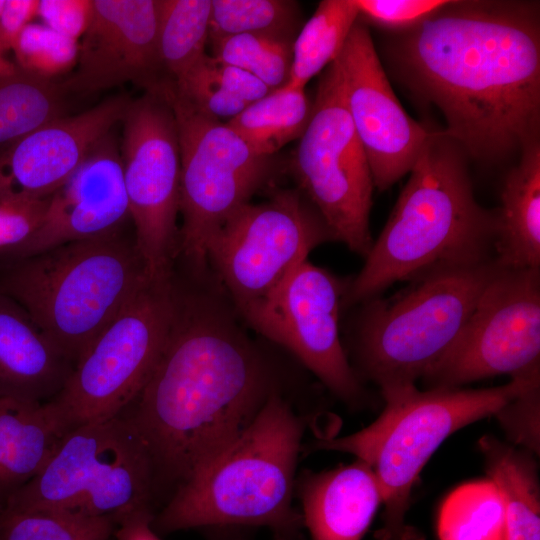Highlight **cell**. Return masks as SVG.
<instances>
[{"mask_svg": "<svg viewBox=\"0 0 540 540\" xmlns=\"http://www.w3.org/2000/svg\"><path fill=\"white\" fill-rule=\"evenodd\" d=\"M391 36L398 79L442 112L465 154L493 164L539 139L538 2L448 1Z\"/></svg>", "mask_w": 540, "mask_h": 540, "instance_id": "obj_1", "label": "cell"}, {"mask_svg": "<svg viewBox=\"0 0 540 540\" xmlns=\"http://www.w3.org/2000/svg\"><path fill=\"white\" fill-rule=\"evenodd\" d=\"M173 282L169 335L148 382L122 412L171 495L235 439L277 391L262 353L212 294ZM170 495V496H171Z\"/></svg>", "mask_w": 540, "mask_h": 540, "instance_id": "obj_2", "label": "cell"}, {"mask_svg": "<svg viewBox=\"0 0 540 540\" xmlns=\"http://www.w3.org/2000/svg\"><path fill=\"white\" fill-rule=\"evenodd\" d=\"M464 154L445 132H432L343 303L366 302L438 267L495 259L497 211L476 201Z\"/></svg>", "mask_w": 540, "mask_h": 540, "instance_id": "obj_3", "label": "cell"}, {"mask_svg": "<svg viewBox=\"0 0 540 540\" xmlns=\"http://www.w3.org/2000/svg\"><path fill=\"white\" fill-rule=\"evenodd\" d=\"M304 429L302 417L272 393L254 420L174 491L152 528L262 525L293 535L303 525L292 499Z\"/></svg>", "mask_w": 540, "mask_h": 540, "instance_id": "obj_4", "label": "cell"}, {"mask_svg": "<svg viewBox=\"0 0 540 540\" xmlns=\"http://www.w3.org/2000/svg\"><path fill=\"white\" fill-rule=\"evenodd\" d=\"M124 229L0 260V292L74 364L151 278Z\"/></svg>", "mask_w": 540, "mask_h": 540, "instance_id": "obj_5", "label": "cell"}, {"mask_svg": "<svg viewBox=\"0 0 540 540\" xmlns=\"http://www.w3.org/2000/svg\"><path fill=\"white\" fill-rule=\"evenodd\" d=\"M539 385L540 375H533L484 389L403 388L383 396L386 407L371 425L345 437L318 439L313 449L351 453L372 467L385 506L377 540H423L405 516L413 484L428 459L449 435L495 415Z\"/></svg>", "mask_w": 540, "mask_h": 540, "instance_id": "obj_6", "label": "cell"}, {"mask_svg": "<svg viewBox=\"0 0 540 540\" xmlns=\"http://www.w3.org/2000/svg\"><path fill=\"white\" fill-rule=\"evenodd\" d=\"M498 267L496 258L438 267L390 299L364 302L353 343L357 376L383 396L415 386L450 350Z\"/></svg>", "mask_w": 540, "mask_h": 540, "instance_id": "obj_7", "label": "cell"}, {"mask_svg": "<svg viewBox=\"0 0 540 540\" xmlns=\"http://www.w3.org/2000/svg\"><path fill=\"white\" fill-rule=\"evenodd\" d=\"M155 496L147 447L121 413L68 431L44 468L8 499L3 510L54 508L116 517L152 506Z\"/></svg>", "mask_w": 540, "mask_h": 540, "instance_id": "obj_8", "label": "cell"}, {"mask_svg": "<svg viewBox=\"0 0 540 540\" xmlns=\"http://www.w3.org/2000/svg\"><path fill=\"white\" fill-rule=\"evenodd\" d=\"M172 276L149 278L91 342L50 401L68 431L121 414L140 394L166 344Z\"/></svg>", "mask_w": 540, "mask_h": 540, "instance_id": "obj_9", "label": "cell"}, {"mask_svg": "<svg viewBox=\"0 0 540 540\" xmlns=\"http://www.w3.org/2000/svg\"><path fill=\"white\" fill-rule=\"evenodd\" d=\"M180 148L179 254L198 278L208 270L207 245L225 220L272 178L273 156L255 152L225 122L180 99L167 85Z\"/></svg>", "mask_w": 540, "mask_h": 540, "instance_id": "obj_10", "label": "cell"}, {"mask_svg": "<svg viewBox=\"0 0 540 540\" xmlns=\"http://www.w3.org/2000/svg\"><path fill=\"white\" fill-rule=\"evenodd\" d=\"M292 165L299 190L334 240L365 258L373 245L369 215L374 183L347 110L336 59L321 74Z\"/></svg>", "mask_w": 540, "mask_h": 540, "instance_id": "obj_11", "label": "cell"}, {"mask_svg": "<svg viewBox=\"0 0 540 540\" xmlns=\"http://www.w3.org/2000/svg\"><path fill=\"white\" fill-rule=\"evenodd\" d=\"M334 240L300 190L236 209L207 245V264L236 311L270 296L317 246Z\"/></svg>", "mask_w": 540, "mask_h": 540, "instance_id": "obj_12", "label": "cell"}, {"mask_svg": "<svg viewBox=\"0 0 540 540\" xmlns=\"http://www.w3.org/2000/svg\"><path fill=\"white\" fill-rule=\"evenodd\" d=\"M165 82L130 100L120 156L137 247L148 274L169 278L179 254L180 148Z\"/></svg>", "mask_w": 540, "mask_h": 540, "instance_id": "obj_13", "label": "cell"}, {"mask_svg": "<svg viewBox=\"0 0 540 540\" xmlns=\"http://www.w3.org/2000/svg\"><path fill=\"white\" fill-rule=\"evenodd\" d=\"M540 268L498 269L458 338L422 378L428 389L540 373Z\"/></svg>", "mask_w": 540, "mask_h": 540, "instance_id": "obj_14", "label": "cell"}, {"mask_svg": "<svg viewBox=\"0 0 540 540\" xmlns=\"http://www.w3.org/2000/svg\"><path fill=\"white\" fill-rule=\"evenodd\" d=\"M348 284L308 260L270 296L237 313L265 338L286 348L337 397L361 401L363 388L339 337Z\"/></svg>", "mask_w": 540, "mask_h": 540, "instance_id": "obj_15", "label": "cell"}, {"mask_svg": "<svg viewBox=\"0 0 540 540\" xmlns=\"http://www.w3.org/2000/svg\"><path fill=\"white\" fill-rule=\"evenodd\" d=\"M348 113L366 153L374 188L384 191L409 173L432 132L395 96L368 28L357 21L336 58Z\"/></svg>", "mask_w": 540, "mask_h": 540, "instance_id": "obj_16", "label": "cell"}, {"mask_svg": "<svg viewBox=\"0 0 540 540\" xmlns=\"http://www.w3.org/2000/svg\"><path fill=\"white\" fill-rule=\"evenodd\" d=\"M75 72L65 92L94 93L133 82L147 90L168 79L158 47V0H92Z\"/></svg>", "mask_w": 540, "mask_h": 540, "instance_id": "obj_17", "label": "cell"}, {"mask_svg": "<svg viewBox=\"0 0 540 540\" xmlns=\"http://www.w3.org/2000/svg\"><path fill=\"white\" fill-rule=\"evenodd\" d=\"M130 99L111 96L91 109L54 119L0 151V202L49 198L122 120Z\"/></svg>", "mask_w": 540, "mask_h": 540, "instance_id": "obj_18", "label": "cell"}, {"mask_svg": "<svg viewBox=\"0 0 540 540\" xmlns=\"http://www.w3.org/2000/svg\"><path fill=\"white\" fill-rule=\"evenodd\" d=\"M129 218L120 150L109 133L50 196L40 226L9 259L116 232Z\"/></svg>", "mask_w": 540, "mask_h": 540, "instance_id": "obj_19", "label": "cell"}, {"mask_svg": "<svg viewBox=\"0 0 540 540\" xmlns=\"http://www.w3.org/2000/svg\"><path fill=\"white\" fill-rule=\"evenodd\" d=\"M295 487L312 540H361L382 502L372 467L360 459L327 471L306 470Z\"/></svg>", "mask_w": 540, "mask_h": 540, "instance_id": "obj_20", "label": "cell"}, {"mask_svg": "<svg viewBox=\"0 0 540 540\" xmlns=\"http://www.w3.org/2000/svg\"><path fill=\"white\" fill-rule=\"evenodd\" d=\"M75 364L0 292V399L46 403L64 387Z\"/></svg>", "mask_w": 540, "mask_h": 540, "instance_id": "obj_21", "label": "cell"}, {"mask_svg": "<svg viewBox=\"0 0 540 540\" xmlns=\"http://www.w3.org/2000/svg\"><path fill=\"white\" fill-rule=\"evenodd\" d=\"M67 432L49 402L0 399V506L44 468Z\"/></svg>", "mask_w": 540, "mask_h": 540, "instance_id": "obj_22", "label": "cell"}, {"mask_svg": "<svg viewBox=\"0 0 540 540\" xmlns=\"http://www.w3.org/2000/svg\"><path fill=\"white\" fill-rule=\"evenodd\" d=\"M507 174L497 211L495 258L502 267L540 268V142L521 149Z\"/></svg>", "mask_w": 540, "mask_h": 540, "instance_id": "obj_23", "label": "cell"}, {"mask_svg": "<svg viewBox=\"0 0 540 540\" xmlns=\"http://www.w3.org/2000/svg\"><path fill=\"white\" fill-rule=\"evenodd\" d=\"M479 445L489 479L504 501L509 540H540L539 481L533 456L489 435Z\"/></svg>", "mask_w": 540, "mask_h": 540, "instance_id": "obj_24", "label": "cell"}, {"mask_svg": "<svg viewBox=\"0 0 540 540\" xmlns=\"http://www.w3.org/2000/svg\"><path fill=\"white\" fill-rule=\"evenodd\" d=\"M312 105L303 88L286 84L251 103L225 123L255 152L273 156L301 137L309 123Z\"/></svg>", "mask_w": 540, "mask_h": 540, "instance_id": "obj_25", "label": "cell"}, {"mask_svg": "<svg viewBox=\"0 0 540 540\" xmlns=\"http://www.w3.org/2000/svg\"><path fill=\"white\" fill-rule=\"evenodd\" d=\"M60 84L21 69L0 75V151L63 116Z\"/></svg>", "mask_w": 540, "mask_h": 540, "instance_id": "obj_26", "label": "cell"}, {"mask_svg": "<svg viewBox=\"0 0 540 540\" xmlns=\"http://www.w3.org/2000/svg\"><path fill=\"white\" fill-rule=\"evenodd\" d=\"M358 18L354 0L321 1L295 37L287 85L304 89L324 71L338 57Z\"/></svg>", "mask_w": 540, "mask_h": 540, "instance_id": "obj_27", "label": "cell"}, {"mask_svg": "<svg viewBox=\"0 0 540 540\" xmlns=\"http://www.w3.org/2000/svg\"><path fill=\"white\" fill-rule=\"evenodd\" d=\"M439 540H509L502 496L490 479L465 483L441 505Z\"/></svg>", "mask_w": 540, "mask_h": 540, "instance_id": "obj_28", "label": "cell"}, {"mask_svg": "<svg viewBox=\"0 0 540 540\" xmlns=\"http://www.w3.org/2000/svg\"><path fill=\"white\" fill-rule=\"evenodd\" d=\"M211 0H158V47L172 81L187 73L206 53Z\"/></svg>", "mask_w": 540, "mask_h": 540, "instance_id": "obj_29", "label": "cell"}, {"mask_svg": "<svg viewBox=\"0 0 540 540\" xmlns=\"http://www.w3.org/2000/svg\"><path fill=\"white\" fill-rule=\"evenodd\" d=\"M114 516L39 508L0 512V540H110Z\"/></svg>", "mask_w": 540, "mask_h": 540, "instance_id": "obj_30", "label": "cell"}, {"mask_svg": "<svg viewBox=\"0 0 540 540\" xmlns=\"http://www.w3.org/2000/svg\"><path fill=\"white\" fill-rule=\"evenodd\" d=\"M299 5L289 0H211L212 42L239 34H267L295 40Z\"/></svg>", "mask_w": 540, "mask_h": 540, "instance_id": "obj_31", "label": "cell"}, {"mask_svg": "<svg viewBox=\"0 0 540 540\" xmlns=\"http://www.w3.org/2000/svg\"><path fill=\"white\" fill-rule=\"evenodd\" d=\"M293 42L267 34H239L209 43L215 59L247 71L273 91L288 82Z\"/></svg>", "mask_w": 540, "mask_h": 540, "instance_id": "obj_32", "label": "cell"}, {"mask_svg": "<svg viewBox=\"0 0 540 540\" xmlns=\"http://www.w3.org/2000/svg\"><path fill=\"white\" fill-rule=\"evenodd\" d=\"M12 50L18 67L53 79L76 65L79 44L44 24L30 23L22 30Z\"/></svg>", "mask_w": 540, "mask_h": 540, "instance_id": "obj_33", "label": "cell"}, {"mask_svg": "<svg viewBox=\"0 0 540 540\" xmlns=\"http://www.w3.org/2000/svg\"><path fill=\"white\" fill-rule=\"evenodd\" d=\"M447 0H354L359 17L392 32L415 26Z\"/></svg>", "mask_w": 540, "mask_h": 540, "instance_id": "obj_34", "label": "cell"}, {"mask_svg": "<svg viewBox=\"0 0 540 540\" xmlns=\"http://www.w3.org/2000/svg\"><path fill=\"white\" fill-rule=\"evenodd\" d=\"M49 198L29 202H0V259L13 257L38 229Z\"/></svg>", "mask_w": 540, "mask_h": 540, "instance_id": "obj_35", "label": "cell"}, {"mask_svg": "<svg viewBox=\"0 0 540 540\" xmlns=\"http://www.w3.org/2000/svg\"><path fill=\"white\" fill-rule=\"evenodd\" d=\"M539 386L526 390L495 414L510 440L534 453L539 451Z\"/></svg>", "mask_w": 540, "mask_h": 540, "instance_id": "obj_36", "label": "cell"}, {"mask_svg": "<svg viewBox=\"0 0 540 540\" xmlns=\"http://www.w3.org/2000/svg\"><path fill=\"white\" fill-rule=\"evenodd\" d=\"M92 0H39L37 16L53 31L78 41L86 31Z\"/></svg>", "mask_w": 540, "mask_h": 540, "instance_id": "obj_37", "label": "cell"}, {"mask_svg": "<svg viewBox=\"0 0 540 540\" xmlns=\"http://www.w3.org/2000/svg\"><path fill=\"white\" fill-rule=\"evenodd\" d=\"M39 0H5L0 14V52L13 48L22 30L37 16Z\"/></svg>", "mask_w": 540, "mask_h": 540, "instance_id": "obj_38", "label": "cell"}, {"mask_svg": "<svg viewBox=\"0 0 540 540\" xmlns=\"http://www.w3.org/2000/svg\"><path fill=\"white\" fill-rule=\"evenodd\" d=\"M214 71L218 80L231 94L249 105L272 91L254 75L215 58Z\"/></svg>", "mask_w": 540, "mask_h": 540, "instance_id": "obj_39", "label": "cell"}, {"mask_svg": "<svg viewBox=\"0 0 540 540\" xmlns=\"http://www.w3.org/2000/svg\"><path fill=\"white\" fill-rule=\"evenodd\" d=\"M152 506H141L115 517L117 540H161L152 528Z\"/></svg>", "mask_w": 540, "mask_h": 540, "instance_id": "obj_40", "label": "cell"}, {"mask_svg": "<svg viewBox=\"0 0 540 540\" xmlns=\"http://www.w3.org/2000/svg\"><path fill=\"white\" fill-rule=\"evenodd\" d=\"M15 68L16 64L5 59L4 54L0 52V75L11 73Z\"/></svg>", "mask_w": 540, "mask_h": 540, "instance_id": "obj_41", "label": "cell"}, {"mask_svg": "<svg viewBox=\"0 0 540 540\" xmlns=\"http://www.w3.org/2000/svg\"><path fill=\"white\" fill-rule=\"evenodd\" d=\"M290 536L276 534V540H289Z\"/></svg>", "mask_w": 540, "mask_h": 540, "instance_id": "obj_42", "label": "cell"}, {"mask_svg": "<svg viewBox=\"0 0 540 540\" xmlns=\"http://www.w3.org/2000/svg\"><path fill=\"white\" fill-rule=\"evenodd\" d=\"M4 4H5V0H0V14L2 12V9L4 7Z\"/></svg>", "mask_w": 540, "mask_h": 540, "instance_id": "obj_43", "label": "cell"}, {"mask_svg": "<svg viewBox=\"0 0 540 540\" xmlns=\"http://www.w3.org/2000/svg\"><path fill=\"white\" fill-rule=\"evenodd\" d=\"M2 509H3V507H2V506H0V512L2 511Z\"/></svg>", "mask_w": 540, "mask_h": 540, "instance_id": "obj_44", "label": "cell"}]
</instances>
